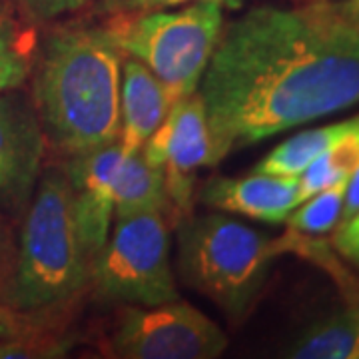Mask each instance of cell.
Wrapping results in <instances>:
<instances>
[{
  "label": "cell",
  "instance_id": "obj_1",
  "mask_svg": "<svg viewBox=\"0 0 359 359\" xmlns=\"http://www.w3.org/2000/svg\"><path fill=\"white\" fill-rule=\"evenodd\" d=\"M212 166L359 104V26L335 4L256 6L224 26L198 86Z\"/></svg>",
  "mask_w": 359,
  "mask_h": 359
},
{
  "label": "cell",
  "instance_id": "obj_2",
  "mask_svg": "<svg viewBox=\"0 0 359 359\" xmlns=\"http://www.w3.org/2000/svg\"><path fill=\"white\" fill-rule=\"evenodd\" d=\"M122 54L100 26L58 28L44 40L34 106L46 140L68 156L110 146L120 136Z\"/></svg>",
  "mask_w": 359,
  "mask_h": 359
},
{
  "label": "cell",
  "instance_id": "obj_3",
  "mask_svg": "<svg viewBox=\"0 0 359 359\" xmlns=\"http://www.w3.org/2000/svg\"><path fill=\"white\" fill-rule=\"evenodd\" d=\"M88 282L92 259L78 233L70 184L65 172L48 170L28 204L6 302L18 311H40L72 299Z\"/></svg>",
  "mask_w": 359,
  "mask_h": 359
},
{
  "label": "cell",
  "instance_id": "obj_4",
  "mask_svg": "<svg viewBox=\"0 0 359 359\" xmlns=\"http://www.w3.org/2000/svg\"><path fill=\"white\" fill-rule=\"evenodd\" d=\"M178 224L182 280L233 321L244 320L268 280L280 245L224 214H190Z\"/></svg>",
  "mask_w": 359,
  "mask_h": 359
},
{
  "label": "cell",
  "instance_id": "obj_5",
  "mask_svg": "<svg viewBox=\"0 0 359 359\" xmlns=\"http://www.w3.org/2000/svg\"><path fill=\"white\" fill-rule=\"evenodd\" d=\"M224 11L204 0L174 11L114 14L100 32L120 54L146 66L176 102L198 92L224 30Z\"/></svg>",
  "mask_w": 359,
  "mask_h": 359
},
{
  "label": "cell",
  "instance_id": "obj_6",
  "mask_svg": "<svg viewBox=\"0 0 359 359\" xmlns=\"http://www.w3.org/2000/svg\"><path fill=\"white\" fill-rule=\"evenodd\" d=\"M92 282L106 302L156 306L180 299L170 264L164 212L116 219V228L92 264Z\"/></svg>",
  "mask_w": 359,
  "mask_h": 359
},
{
  "label": "cell",
  "instance_id": "obj_7",
  "mask_svg": "<svg viewBox=\"0 0 359 359\" xmlns=\"http://www.w3.org/2000/svg\"><path fill=\"white\" fill-rule=\"evenodd\" d=\"M228 347L218 323L176 299L122 309L110 351L124 359H214Z\"/></svg>",
  "mask_w": 359,
  "mask_h": 359
},
{
  "label": "cell",
  "instance_id": "obj_8",
  "mask_svg": "<svg viewBox=\"0 0 359 359\" xmlns=\"http://www.w3.org/2000/svg\"><path fill=\"white\" fill-rule=\"evenodd\" d=\"M142 154L164 170L168 200L178 214V222L190 216L196 174L212 166V136L198 92L172 104L162 126L142 146Z\"/></svg>",
  "mask_w": 359,
  "mask_h": 359
},
{
  "label": "cell",
  "instance_id": "obj_9",
  "mask_svg": "<svg viewBox=\"0 0 359 359\" xmlns=\"http://www.w3.org/2000/svg\"><path fill=\"white\" fill-rule=\"evenodd\" d=\"M46 136L39 112L25 94L0 92V208L20 214L28 208L44 158Z\"/></svg>",
  "mask_w": 359,
  "mask_h": 359
},
{
  "label": "cell",
  "instance_id": "obj_10",
  "mask_svg": "<svg viewBox=\"0 0 359 359\" xmlns=\"http://www.w3.org/2000/svg\"><path fill=\"white\" fill-rule=\"evenodd\" d=\"M122 158L124 152L114 142L84 154L70 156L65 172L72 192L78 233L92 264L106 244L114 219V180Z\"/></svg>",
  "mask_w": 359,
  "mask_h": 359
},
{
  "label": "cell",
  "instance_id": "obj_11",
  "mask_svg": "<svg viewBox=\"0 0 359 359\" xmlns=\"http://www.w3.org/2000/svg\"><path fill=\"white\" fill-rule=\"evenodd\" d=\"M202 204L219 212L282 224L304 202L299 176H278L254 172L244 178H212L200 190Z\"/></svg>",
  "mask_w": 359,
  "mask_h": 359
},
{
  "label": "cell",
  "instance_id": "obj_12",
  "mask_svg": "<svg viewBox=\"0 0 359 359\" xmlns=\"http://www.w3.org/2000/svg\"><path fill=\"white\" fill-rule=\"evenodd\" d=\"M172 104L174 100L166 86L146 66L130 56L122 60L118 144L124 154L140 152L146 140L166 120Z\"/></svg>",
  "mask_w": 359,
  "mask_h": 359
},
{
  "label": "cell",
  "instance_id": "obj_13",
  "mask_svg": "<svg viewBox=\"0 0 359 359\" xmlns=\"http://www.w3.org/2000/svg\"><path fill=\"white\" fill-rule=\"evenodd\" d=\"M170 205L164 170L150 164L144 154H124L114 180V219L140 212H166Z\"/></svg>",
  "mask_w": 359,
  "mask_h": 359
},
{
  "label": "cell",
  "instance_id": "obj_14",
  "mask_svg": "<svg viewBox=\"0 0 359 359\" xmlns=\"http://www.w3.org/2000/svg\"><path fill=\"white\" fill-rule=\"evenodd\" d=\"M359 128V116L347 118L335 124L321 128H311L297 132L292 138L276 146L256 168L254 172L278 174V176H299L306 168L323 154L332 144L341 140L349 132Z\"/></svg>",
  "mask_w": 359,
  "mask_h": 359
},
{
  "label": "cell",
  "instance_id": "obj_15",
  "mask_svg": "<svg viewBox=\"0 0 359 359\" xmlns=\"http://www.w3.org/2000/svg\"><path fill=\"white\" fill-rule=\"evenodd\" d=\"M285 355L295 359H359V306L334 313L309 327Z\"/></svg>",
  "mask_w": 359,
  "mask_h": 359
},
{
  "label": "cell",
  "instance_id": "obj_16",
  "mask_svg": "<svg viewBox=\"0 0 359 359\" xmlns=\"http://www.w3.org/2000/svg\"><path fill=\"white\" fill-rule=\"evenodd\" d=\"M34 66V34L0 4V92L20 88Z\"/></svg>",
  "mask_w": 359,
  "mask_h": 359
},
{
  "label": "cell",
  "instance_id": "obj_17",
  "mask_svg": "<svg viewBox=\"0 0 359 359\" xmlns=\"http://www.w3.org/2000/svg\"><path fill=\"white\" fill-rule=\"evenodd\" d=\"M347 180L344 178L332 186L323 188L320 192L306 198L287 216L285 224L299 233H325L339 226L344 202H346Z\"/></svg>",
  "mask_w": 359,
  "mask_h": 359
},
{
  "label": "cell",
  "instance_id": "obj_18",
  "mask_svg": "<svg viewBox=\"0 0 359 359\" xmlns=\"http://www.w3.org/2000/svg\"><path fill=\"white\" fill-rule=\"evenodd\" d=\"M94 11L100 14H132V13H150V11H166V8H178L192 2H204V0H94ZM218 2L228 11L242 8L248 0H212Z\"/></svg>",
  "mask_w": 359,
  "mask_h": 359
},
{
  "label": "cell",
  "instance_id": "obj_19",
  "mask_svg": "<svg viewBox=\"0 0 359 359\" xmlns=\"http://www.w3.org/2000/svg\"><path fill=\"white\" fill-rule=\"evenodd\" d=\"M94 0H16L26 18L34 22H50L58 16L76 13Z\"/></svg>",
  "mask_w": 359,
  "mask_h": 359
},
{
  "label": "cell",
  "instance_id": "obj_20",
  "mask_svg": "<svg viewBox=\"0 0 359 359\" xmlns=\"http://www.w3.org/2000/svg\"><path fill=\"white\" fill-rule=\"evenodd\" d=\"M335 248L351 262L359 264V214L349 218L335 230Z\"/></svg>",
  "mask_w": 359,
  "mask_h": 359
},
{
  "label": "cell",
  "instance_id": "obj_21",
  "mask_svg": "<svg viewBox=\"0 0 359 359\" xmlns=\"http://www.w3.org/2000/svg\"><path fill=\"white\" fill-rule=\"evenodd\" d=\"M359 214V164L355 170L351 172V176L347 180V190H346V202H344V212H341V219L339 224H344L349 218L358 216Z\"/></svg>",
  "mask_w": 359,
  "mask_h": 359
},
{
  "label": "cell",
  "instance_id": "obj_22",
  "mask_svg": "<svg viewBox=\"0 0 359 359\" xmlns=\"http://www.w3.org/2000/svg\"><path fill=\"white\" fill-rule=\"evenodd\" d=\"M335 6L339 8V13L344 14L347 20L359 26V0H344L341 4H335Z\"/></svg>",
  "mask_w": 359,
  "mask_h": 359
},
{
  "label": "cell",
  "instance_id": "obj_23",
  "mask_svg": "<svg viewBox=\"0 0 359 359\" xmlns=\"http://www.w3.org/2000/svg\"><path fill=\"white\" fill-rule=\"evenodd\" d=\"M8 334H11V321L6 318L4 309H0V337H4V335Z\"/></svg>",
  "mask_w": 359,
  "mask_h": 359
}]
</instances>
